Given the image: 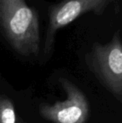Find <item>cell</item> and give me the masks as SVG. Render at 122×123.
Masks as SVG:
<instances>
[{
	"label": "cell",
	"instance_id": "obj_1",
	"mask_svg": "<svg viewBox=\"0 0 122 123\" xmlns=\"http://www.w3.org/2000/svg\"><path fill=\"white\" fill-rule=\"evenodd\" d=\"M0 29L17 54L23 57L39 55V17L25 0H0Z\"/></svg>",
	"mask_w": 122,
	"mask_h": 123
},
{
	"label": "cell",
	"instance_id": "obj_2",
	"mask_svg": "<svg viewBox=\"0 0 122 123\" xmlns=\"http://www.w3.org/2000/svg\"><path fill=\"white\" fill-rule=\"evenodd\" d=\"M89 70L99 84L122 103V44L120 31L105 44L94 43L85 55Z\"/></svg>",
	"mask_w": 122,
	"mask_h": 123
},
{
	"label": "cell",
	"instance_id": "obj_3",
	"mask_svg": "<svg viewBox=\"0 0 122 123\" xmlns=\"http://www.w3.org/2000/svg\"><path fill=\"white\" fill-rule=\"evenodd\" d=\"M114 0H63L49 10V22L43 45V55L49 60L54 49L55 36L59 29L69 25L81 15L93 13L102 15Z\"/></svg>",
	"mask_w": 122,
	"mask_h": 123
},
{
	"label": "cell",
	"instance_id": "obj_4",
	"mask_svg": "<svg viewBox=\"0 0 122 123\" xmlns=\"http://www.w3.org/2000/svg\"><path fill=\"white\" fill-rule=\"evenodd\" d=\"M59 82L65 92V99L53 104L40 103V117L51 123H86L90 117V105L87 96L69 79L59 78Z\"/></svg>",
	"mask_w": 122,
	"mask_h": 123
},
{
	"label": "cell",
	"instance_id": "obj_5",
	"mask_svg": "<svg viewBox=\"0 0 122 123\" xmlns=\"http://www.w3.org/2000/svg\"><path fill=\"white\" fill-rule=\"evenodd\" d=\"M0 123H21L13 100L0 95Z\"/></svg>",
	"mask_w": 122,
	"mask_h": 123
}]
</instances>
